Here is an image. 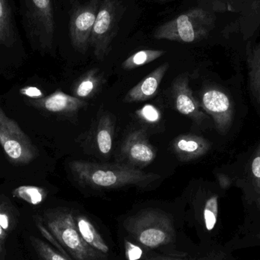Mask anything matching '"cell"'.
Segmentation results:
<instances>
[{
    "label": "cell",
    "mask_w": 260,
    "mask_h": 260,
    "mask_svg": "<svg viewBox=\"0 0 260 260\" xmlns=\"http://www.w3.org/2000/svg\"><path fill=\"white\" fill-rule=\"evenodd\" d=\"M250 177L254 192L255 203L260 210V144L251 159Z\"/></svg>",
    "instance_id": "24"
},
{
    "label": "cell",
    "mask_w": 260,
    "mask_h": 260,
    "mask_svg": "<svg viewBox=\"0 0 260 260\" xmlns=\"http://www.w3.org/2000/svg\"><path fill=\"white\" fill-rule=\"evenodd\" d=\"M218 197L212 195L206 200L203 211V221L208 232H213L218 223Z\"/></svg>",
    "instance_id": "21"
},
{
    "label": "cell",
    "mask_w": 260,
    "mask_h": 260,
    "mask_svg": "<svg viewBox=\"0 0 260 260\" xmlns=\"http://www.w3.org/2000/svg\"><path fill=\"white\" fill-rule=\"evenodd\" d=\"M20 92L23 95L27 96L31 99H42L43 92L41 90L38 89L37 87H25V88H21Z\"/></svg>",
    "instance_id": "27"
},
{
    "label": "cell",
    "mask_w": 260,
    "mask_h": 260,
    "mask_svg": "<svg viewBox=\"0 0 260 260\" xmlns=\"http://www.w3.org/2000/svg\"><path fill=\"white\" fill-rule=\"evenodd\" d=\"M121 156L126 165L133 168H145L156 157V151L146 133L142 129L132 132L124 141Z\"/></svg>",
    "instance_id": "10"
},
{
    "label": "cell",
    "mask_w": 260,
    "mask_h": 260,
    "mask_svg": "<svg viewBox=\"0 0 260 260\" xmlns=\"http://www.w3.org/2000/svg\"><path fill=\"white\" fill-rule=\"evenodd\" d=\"M174 152L182 161H190L204 156L210 150L211 143L202 136L180 135L174 139Z\"/></svg>",
    "instance_id": "13"
},
{
    "label": "cell",
    "mask_w": 260,
    "mask_h": 260,
    "mask_svg": "<svg viewBox=\"0 0 260 260\" xmlns=\"http://www.w3.org/2000/svg\"><path fill=\"white\" fill-rule=\"evenodd\" d=\"M30 241L41 260H70L39 238L31 236Z\"/></svg>",
    "instance_id": "23"
},
{
    "label": "cell",
    "mask_w": 260,
    "mask_h": 260,
    "mask_svg": "<svg viewBox=\"0 0 260 260\" xmlns=\"http://www.w3.org/2000/svg\"><path fill=\"white\" fill-rule=\"evenodd\" d=\"M9 226V221L8 217L5 214L0 213V227L6 229Z\"/></svg>",
    "instance_id": "30"
},
{
    "label": "cell",
    "mask_w": 260,
    "mask_h": 260,
    "mask_svg": "<svg viewBox=\"0 0 260 260\" xmlns=\"http://www.w3.org/2000/svg\"><path fill=\"white\" fill-rule=\"evenodd\" d=\"M99 0H88L75 8L70 21V35L73 47L85 53L90 47L91 32L95 22Z\"/></svg>",
    "instance_id": "8"
},
{
    "label": "cell",
    "mask_w": 260,
    "mask_h": 260,
    "mask_svg": "<svg viewBox=\"0 0 260 260\" xmlns=\"http://www.w3.org/2000/svg\"><path fill=\"white\" fill-rule=\"evenodd\" d=\"M27 33L41 48L51 47L55 23L51 0H23Z\"/></svg>",
    "instance_id": "6"
},
{
    "label": "cell",
    "mask_w": 260,
    "mask_h": 260,
    "mask_svg": "<svg viewBox=\"0 0 260 260\" xmlns=\"http://www.w3.org/2000/svg\"><path fill=\"white\" fill-rule=\"evenodd\" d=\"M123 14L120 0H102L91 32L90 46L99 60H103L111 50Z\"/></svg>",
    "instance_id": "5"
},
{
    "label": "cell",
    "mask_w": 260,
    "mask_h": 260,
    "mask_svg": "<svg viewBox=\"0 0 260 260\" xmlns=\"http://www.w3.org/2000/svg\"><path fill=\"white\" fill-rule=\"evenodd\" d=\"M169 69V63L165 62L145 76L139 84L128 91L124 102H145L156 95L164 76Z\"/></svg>",
    "instance_id": "12"
},
{
    "label": "cell",
    "mask_w": 260,
    "mask_h": 260,
    "mask_svg": "<svg viewBox=\"0 0 260 260\" xmlns=\"http://www.w3.org/2000/svg\"><path fill=\"white\" fill-rule=\"evenodd\" d=\"M0 144L11 161L27 165L38 156V150L18 123L0 108Z\"/></svg>",
    "instance_id": "7"
},
{
    "label": "cell",
    "mask_w": 260,
    "mask_h": 260,
    "mask_svg": "<svg viewBox=\"0 0 260 260\" xmlns=\"http://www.w3.org/2000/svg\"><path fill=\"white\" fill-rule=\"evenodd\" d=\"M46 225L55 239L75 260H108L90 247L78 232L74 214L70 211H54L46 214Z\"/></svg>",
    "instance_id": "4"
},
{
    "label": "cell",
    "mask_w": 260,
    "mask_h": 260,
    "mask_svg": "<svg viewBox=\"0 0 260 260\" xmlns=\"http://www.w3.org/2000/svg\"><path fill=\"white\" fill-rule=\"evenodd\" d=\"M213 25V16L208 11L194 8L159 26L154 38L190 44L206 38Z\"/></svg>",
    "instance_id": "3"
},
{
    "label": "cell",
    "mask_w": 260,
    "mask_h": 260,
    "mask_svg": "<svg viewBox=\"0 0 260 260\" xmlns=\"http://www.w3.org/2000/svg\"><path fill=\"white\" fill-rule=\"evenodd\" d=\"M147 260H187V255L185 253H177L166 256H154Z\"/></svg>",
    "instance_id": "28"
},
{
    "label": "cell",
    "mask_w": 260,
    "mask_h": 260,
    "mask_svg": "<svg viewBox=\"0 0 260 260\" xmlns=\"http://www.w3.org/2000/svg\"><path fill=\"white\" fill-rule=\"evenodd\" d=\"M114 133V123L112 119L110 116H103L98 126L96 139L99 151L105 155L109 154L112 149Z\"/></svg>",
    "instance_id": "18"
},
{
    "label": "cell",
    "mask_w": 260,
    "mask_h": 260,
    "mask_svg": "<svg viewBox=\"0 0 260 260\" xmlns=\"http://www.w3.org/2000/svg\"><path fill=\"white\" fill-rule=\"evenodd\" d=\"M255 238H256V241H257L258 243L260 244V231L256 234V236H255Z\"/></svg>",
    "instance_id": "31"
},
{
    "label": "cell",
    "mask_w": 260,
    "mask_h": 260,
    "mask_svg": "<svg viewBox=\"0 0 260 260\" xmlns=\"http://www.w3.org/2000/svg\"><path fill=\"white\" fill-rule=\"evenodd\" d=\"M206 260H228L227 255L221 251L216 252L206 258Z\"/></svg>",
    "instance_id": "29"
},
{
    "label": "cell",
    "mask_w": 260,
    "mask_h": 260,
    "mask_svg": "<svg viewBox=\"0 0 260 260\" xmlns=\"http://www.w3.org/2000/svg\"><path fill=\"white\" fill-rule=\"evenodd\" d=\"M100 83V76L97 69H93L85 73L78 82L74 94L78 99H85L93 94Z\"/></svg>",
    "instance_id": "20"
},
{
    "label": "cell",
    "mask_w": 260,
    "mask_h": 260,
    "mask_svg": "<svg viewBox=\"0 0 260 260\" xmlns=\"http://www.w3.org/2000/svg\"><path fill=\"white\" fill-rule=\"evenodd\" d=\"M161 50H142L133 53L122 63V67L126 70H132L142 66L146 65L160 58L165 54Z\"/></svg>",
    "instance_id": "19"
},
{
    "label": "cell",
    "mask_w": 260,
    "mask_h": 260,
    "mask_svg": "<svg viewBox=\"0 0 260 260\" xmlns=\"http://www.w3.org/2000/svg\"><path fill=\"white\" fill-rule=\"evenodd\" d=\"M200 106L212 117L218 133L227 134L234 120V106L229 94L221 88L210 87L201 94Z\"/></svg>",
    "instance_id": "9"
},
{
    "label": "cell",
    "mask_w": 260,
    "mask_h": 260,
    "mask_svg": "<svg viewBox=\"0 0 260 260\" xmlns=\"http://www.w3.org/2000/svg\"><path fill=\"white\" fill-rule=\"evenodd\" d=\"M74 218L78 232L82 239L90 247L106 256L110 252L109 247L90 220L81 214H74Z\"/></svg>",
    "instance_id": "15"
},
{
    "label": "cell",
    "mask_w": 260,
    "mask_h": 260,
    "mask_svg": "<svg viewBox=\"0 0 260 260\" xmlns=\"http://www.w3.org/2000/svg\"><path fill=\"white\" fill-rule=\"evenodd\" d=\"M123 227L145 248L156 249L174 242L176 233L171 215L157 209H147L126 218Z\"/></svg>",
    "instance_id": "2"
},
{
    "label": "cell",
    "mask_w": 260,
    "mask_h": 260,
    "mask_svg": "<svg viewBox=\"0 0 260 260\" xmlns=\"http://www.w3.org/2000/svg\"><path fill=\"white\" fill-rule=\"evenodd\" d=\"M174 106L180 114L192 119L197 124H201L207 116L202 111L200 102L194 98L186 74L177 76L172 87Z\"/></svg>",
    "instance_id": "11"
},
{
    "label": "cell",
    "mask_w": 260,
    "mask_h": 260,
    "mask_svg": "<svg viewBox=\"0 0 260 260\" xmlns=\"http://www.w3.org/2000/svg\"><path fill=\"white\" fill-rule=\"evenodd\" d=\"M136 114L140 118L148 123H156L160 119V112L152 105H145L143 108L136 111Z\"/></svg>",
    "instance_id": "25"
},
{
    "label": "cell",
    "mask_w": 260,
    "mask_h": 260,
    "mask_svg": "<svg viewBox=\"0 0 260 260\" xmlns=\"http://www.w3.org/2000/svg\"><path fill=\"white\" fill-rule=\"evenodd\" d=\"M246 59L250 91L260 105V41L255 44H247Z\"/></svg>",
    "instance_id": "16"
},
{
    "label": "cell",
    "mask_w": 260,
    "mask_h": 260,
    "mask_svg": "<svg viewBox=\"0 0 260 260\" xmlns=\"http://www.w3.org/2000/svg\"><path fill=\"white\" fill-rule=\"evenodd\" d=\"M15 32L8 0H0V46L12 47Z\"/></svg>",
    "instance_id": "17"
},
{
    "label": "cell",
    "mask_w": 260,
    "mask_h": 260,
    "mask_svg": "<svg viewBox=\"0 0 260 260\" xmlns=\"http://www.w3.org/2000/svg\"><path fill=\"white\" fill-rule=\"evenodd\" d=\"M2 229H1V227H0V235H1V234H2Z\"/></svg>",
    "instance_id": "32"
},
{
    "label": "cell",
    "mask_w": 260,
    "mask_h": 260,
    "mask_svg": "<svg viewBox=\"0 0 260 260\" xmlns=\"http://www.w3.org/2000/svg\"><path fill=\"white\" fill-rule=\"evenodd\" d=\"M32 104L51 113L69 114L79 111L86 105L85 102L61 91H55L50 95L40 99H32Z\"/></svg>",
    "instance_id": "14"
},
{
    "label": "cell",
    "mask_w": 260,
    "mask_h": 260,
    "mask_svg": "<svg viewBox=\"0 0 260 260\" xmlns=\"http://www.w3.org/2000/svg\"><path fill=\"white\" fill-rule=\"evenodd\" d=\"M72 173L80 184L98 189H114L123 186L144 187L160 179L158 174L144 172L126 164H97L73 161Z\"/></svg>",
    "instance_id": "1"
},
{
    "label": "cell",
    "mask_w": 260,
    "mask_h": 260,
    "mask_svg": "<svg viewBox=\"0 0 260 260\" xmlns=\"http://www.w3.org/2000/svg\"><path fill=\"white\" fill-rule=\"evenodd\" d=\"M125 253L128 260H139L144 255L143 250L139 245L125 241Z\"/></svg>",
    "instance_id": "26"
},
{
    "label": "cell",
    "mask_w": 260,
    "mask_h": 260,
    "mask_svg": "<svg viewBox=\"0 0 260 260\" xmlns=\"http://www.w3.org/2000/svg\"><path fill=\"white\" fill-rule=\"evenodd\" d=\"M13 195L30 204L38 205L44 201L46 192L37 186H21L14 190Z\"/></svg>",
    "instance_id": "22"
}]
</instances>
